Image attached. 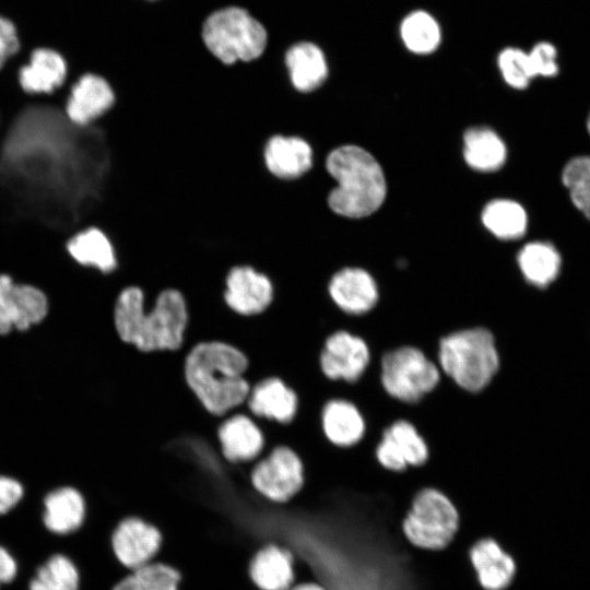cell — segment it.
Wrapping results in <instances>:
<instances>
[{
  "mask_svg": "<svg viewBox=\"0 0 590 590\" xmlns=\"http://www.w3.org/2000/svg\"><path fill=\"white\" fill-rule=\"evenodd\" d=\"M161 543V532L154 526L135 517L121 520L111 534L115 556L130 570L153 562Z\"/></svg>",
  "mask_w": 590,
  "mask_h": 590,
  "instance_id": "9a60e30c",
  "label": "cell"
},
{
  "mask_svg": "<svg viewBox=\"0 0 590 590\" xmlns=\"http://www.w3.org/2000/svg\"><path fill=\"white\" fill-rule=\"evenodd\" d=\"M323 169L335 181L327 197V208L347 219H362L376 212L385 201L387 185L377 160L361 146L345 144L331 149Z\"/></svg>",
  "mask_w": 590,
  "mask_h": 590,
  "instance_id": "3957f363",
  "label": "cell"
},
{
  "mask_svg": "<svg viewBox=\"0 0 590 590\" xmlns=\"http://www.w3.org/2000/svg\"><path fill=\"white\" fill-rule=\"evenodd\" d=\"M482 223L495 237L515 240L526 234L528 217L526 210L518 202L496 199L483 209Z\"/></svg>",
  "mask_w": 590,
  "mask_h": 590,
  "instance_id": "4316f807",
  "label": "cell"
},
{
  "mask_svg": "<svg viewBox=\"0 0 590 590\" xmlns=\"http://www.w3.org/2000/svg\"><path fill=\"white\" fill-rule=\"evenodd\" d=\"M20 47L15 25L9 19L0 15V70L9 59L19 52Z\"/></svg>",
  "mask_w": 590,
  "mask_h": 590,
  "instance_id": "d590c367",
  "label": "cell"
},
{
  "mask_svg": "<svg viewBox=\"0 0 590 590\" xmlns=\"http://www.w3.org/2000/svg\"><path fill=\"white\" fill-rule=\"evenodd\" d=\"M377 463L385 470L401 473L409 469L400 449L385 428L374 449Z\"/></svg>",
  "mask_w": 590,
  "mask_h": 590,
  "instance_id": "836d02e7",
  "label": "cell"
},
{
  "mask_svg": "<svg viewBox=\"0 0 590 590\" xmlns=\"http://www.w3.org/2000/svg\"><path fill=\"white\" fill-rule=\"evenodd\" d=\"M268 173L281 181H295L307 175L315 165L311 144L300 135L275 133L262 149Z\"/></svg>",
  "mask_w": 590,
  "mask_h": 590,
  "instance_id": "4fadbf2b",
  "label": "cell"
},
{
  "mask_svg": "<svg viewBox=\"0 0 590 590\" xmlns=\"http://www.w3.org/2000/svg\"><path fill=\"white\" fill-rule=\"evenodd\" d=\"M202 40L211 57L232 67L259 60L267 51L268 33L245 9L228 7L208 16Z\"/></svg>",
  "mask_w": 590,
  "mask_h": 590,
  "instance_id": "5b68a950",
  "label": "cell"
},
{
  "mask_svg": "<svg viewBox=\"0 0 590 590\" xmlns=\"http://www.w3.org/2000/svg\"><path fill=\"white\" fill-rule=\"evenodd\" d=\"M459 523V512L449 497L435 487H424L412 499L402 532L417 548L440 551L451 543Z\"/></svg>",
  "mask_w": 590,
  "mask_h": 590,
  "instance_id": "52a82bcc",
  "label": "cell"
},
{
  "mask_svg": "<svg viewBox=\"0 0 590 590\" xmlns=\"http://www.w3.org/2000/svg\"><path fill=\"white\" fill-rule=\"evenodd\" d=\"M283 64L292 88L302 95L321 90L329 75L322 49L311 42H298L283 55Z\"/></svg>",
  "mask_w": 590,
  "mask_h": 590,
  "instance_id": "e0dca14e",
  "label": "cell"
},
{
  "mask_svg": "<svg viewBox=\"0 0 590 590\" xmlns=\"http://www.w3.org/2000/svg\"><path fill=\"white\" fill-rule=\"evenodd\" d=\"M179 573L168 565L151 562L132 570L113 590H178Z\"/></svg>",
  "mask_w": 590,
  "mask_h": 590,
  "instance_id": "f546056e",
  "label": "cell"
},
{
  "mask_svg": "<svg viewBox=\"0 0 590 590\" xmlns=\"http://www.w3.org/2000/svg\"><path fill=\"white\" fill-rule=\"evenodd\" d=\"M498 68L505 82L517 90L526 88L536 78L529 52L507 47L498 56Z\"/></svg>",
  "mask_w": 590,
  "mask_h": 590,
  "instance_id": "d6a6232c",
  "label": "cell"
},
{
  "mask_svg": "<svg viewBox=\"0 0 590 590\" xmlns=\"http://www.w3.org/2000/svg\"><path fill=\"white\" fill-rule=\"evenodd\" d=\"M22 496L23 487L17 481L0 476V515L12 509Z\"/></svg>",
  "mask_w": 590,
  "mask_h": 590,
  "instance_id": "8d00e7d4",
  "label": "cell"
},
{
  "mask_svg": "<svg viewBox=\"0 0 590 590\" xmlns=\"http://www.w3.org/2000/svg\"><path fill=\"white\" fill-rule=\"evenodd\" d=\"M217 439L223 458L231 464L256 460L264 448V435L246 414L237 413L221 423Z\"/></svg>",
  "mask_w": 590,
  "mask_h": 590,
  "instance_id": "d6986e66",
  "label": "cell"
},
{
  "mask_svg": "<svg viewBox=\"0 0 590 590\" xmlns=\"http://www.w3.org/2000/svg\"><path fill=\"white\" fill-rule=\"evenodd\" d=\"M320 428L334 448L350 449L365 438L367 423L355 402L343 397L328 399L320 410Z\"/></svg>",
  "mask_w": 590,
  "mask_h": 590,
  "instance_id": "2e32d148",
  "label": "cell"
},
{
  "mask_svg": "<svg viewBox=\"0 0 590 590\" xmlns=\"http://www.w3.org/2000/svg\"><path fill=\"white\" fill-rule=\"evenodd\" d=\"M327 294L333 306L349 317H363L373 311L380 299L374 275L361 267H343L327 282Z\"/></svg>",
  "mask_w": 590,
  "mask_h": 590,
  "instance_id": "8fae6325",
  "label": "cell"
},
{
  "mask_svg": "<svg viewBox=\"0 0 590 590\" xmlns=\"http://www.w3.org/2000/svg\"><path fill=\"white\" fill-rule=\"evenodd\" d=\"M535 76L551 78L558 73L557 50L548 42L535 44L529 51Z\"/></svg>",
  "mask_w": 590,
  "mask_h": 590,
  "instance_id": "e575fe53",
  "label": "cell"
},
{
  "mask_svg": "<svg viewBox=\"0 0 590 590\" xmlns=\"http://www.w3.org/2000/svg\"><path fill=\"white\" fill-rule=\"evenodd\" d=\"M67 101L70 120L80 127H88L114 108L116 93L104 76L86 72L70 85Z\"/></svg>",
  "mask_w": 590,
  "mask_h": 590,
  "instance_id": "5bb4252c",
  "label": "cell"
},
{
  "mask_svg": "<svg viewBox=\"0 0 590 590\" xmlns=\"http://www.w3.org/2000/svg\"><path fill=\"white\" fill-rule=\"evenodd\" d=\"M84 518L85 502L76 489L58 488L45 498L44 522L51 532L71 533L82 526Z\"/></svg>",
  "mask_w": 590,
  "mask_h": 590,
  "instance_id": "484cf974",
  "label": "cell"
},
{
  "mask_svg": "<svg viewBox=\"0 0 590 590\" xmlns=\"http://www.w3.org/2000/svg\"><path fill=\"white\" fill-rule=\"evenodd\" d=\"M79 586L80 575L73 562L56 554L38 568L30 590H79Z\"/></svg>",
  "mask_w": 590,
  "mask_h": 590,
  "instance_id": "f1b7e54d",
  "label": "cell"
},
{
  "mask_svg": "<svg viewBox=\"0 0 590 590\" xmlns=\"http://www.w3.org/2000/svg\"><path fill=\"white\" fill-rule=\"evenodd\" d=\"M249 358L238 346L222 340H203L184 359V379L201 406L223 416L246 402L251 386L246 378Z\"/></svg>",
  "mask_w": 590,
  "mask_h": 590,
  "instance_id": "7a4b0ae2",
  "label": "cell"
},
{
  "mask_svg": "<svg viewBox=\"0 0 590 590\" xmlns=\"http://www.w3.org/2000/svg\"><path fill=\"white\" fill-rule=\"evenodd\" d=\"M67 250L78 263L104 275L114 273L118 268L115 245L98 226L90 225L79 231L68 241Z\"/></svg>",
  "mask_w": 590,
  "mask_h": 590,
  "instance_id": "7402d4cb",
  "label": "cell"
},
{
  "mask_svg": "<svg viewBox=\"0 0 590 590\" xmlns=\"http://www.w3.org/2000/svg\"><path fill=\"white\" fill-rule=\"evenodd\" d=\"M47 311L48 302L40 290L15 284L10 276L0 274V334L26 330L40 322Z\"/></svg>",
  "mask_w": 590,
  "mask_h": 590,
  "instance_id": "7c38bea8",
  "label": "cell"
},
{
  "mask_svg": "<svg viewBox=\"0 0 590 590\" xmlns=\"http://www.w3.org/2000/svg\"><path fill=\"white\" fill-rule=\"evenodd\" d=\"M68 66L64 58L50 48H36L30 61L17 71L20 88L28 94H51L61 88L67 80Z\"/></svg>",
  "mask_w": 590,
  "mask_h": 590,
  "instance_id": "44dd1931",
  "label": "cell"
},
{
  "mask_svg": "<svg viewBox=\"0 0 590 590\" xmlns=\"http://www.w3.org/2000/svg\"><path fill=\"white\" fill-rule=\"evenodd\" d=\"M146 299L138 285L125 286L114 305V324L119 339L139 352L177 351L185 342L189 308L184 294L162 290L146 312Z\"/></svg>",
  "mask_w": 590,
  "mask_h": 590,
  "instance_id": "6da1fadb",
  "label": "cell"
},
{
  "mask_svg": "<svg viewBox=\"0 0 590 590\" xmlns=\"http://www.w3.org/2000/svg\"><path fill=\"white\" fill-rule=\"evenodd\" d=\"M465 163L482 173L496 172L507 158V148L502 138L491 128L477 126L469 128L463 135Z\"/></svg>",
  "mask_w": 590,
  "mask_h": 590,
  "instance_id": "cb8c5ba5",
  "label": "cell"
},
{
  "mask_svg": "<svg viewBox=\"0 0 590 590\" xmlns=\"http://www.w3.org/2000/svg\"><path fill=\"white\" fill-rule=\"evenodd\" d=\"M253 489L275 504L295 497L305 484V467L300 456L290 446H275L250 468Z\"/></svg>",
  "mask_w": 590,
  "mask_h": 590,
  "instance_id": "ba28073f",
  "label": "cell"
},
{
  "mask_svg": "<svg viewBox=\"0 0 590 590\" xmlns=\"http://www.w3.org/2000/svg\"><path fill=\"white\" fill-rule=\"evenodd\" d=\"M469 557L484 590H506L512 583L517 574L516 560L494 539L476 541Z\"/></svg>",
  "mask_w": 590,
  "mask_h": 590,
  "instance_id": "ffe728a7",
  "label": "cell"
},
{
  "mask_svg": "<svg viewBox=\"0 0 590 590\" xmlns=\"http://www.w3.org/2000/svg\"><path fill=\"white\" fill-rule=\"evenodd\" d=\"M587 129H588V132L590 134V113H589V116H588V119H587Z\"/></svg>",
  "mask_w": 590,
  "mask_h": 590,
  "instance_id": "ab89813d",
  "label": "cell"
},
{
  "mask_svg": "<svg viewBox=\"0 0 590 590\" xmlns=\"http://www.w3.org/2000/svg\"><path fill=\"white\" fill-rule=\"evenodd\" d=\"M16 563L10 553L0 546V587L12 581L16 575Z\"/></svg>",
  "mask_w": 590,
  "mask_h": 590,
  "instance_id": "74e56055",
  "label": "cell"
},
{
  "mask_svg": "<svg viewBox=\"0 0 590 590\" xmlns=\"http://www.w3.org/2000/svg\"><path fill=\"white\" fill-rule=\"evenodd\" d=\"M250 412L258 417L290 424L298 414L297 391L280 377L269 376L251 387L246 400Z\"/></svg>",
  "mask_w": 590,
  "mask_h": 590,
  "instance_id": "ac0fdd59",
  "label": "cell"
},
{
  "mask_svg": "<svg viewBox=\"0 0 590 590\" xmlns=\"http://www.w3.org/2000/svg\"><path fill=\"white\" fill-rule=\"evenodd\" d=\"M562 180L574 205L590 220V155L571 158L563 168Z\"/></svg>",
  "mask_w": 590,
  "mask_h": 590,
  "instance_id": "1f68e13d",
  "label": "cell"
},
{
  "mask_svg": "<svg viewBox=\"0 0 590 590\" xmlns=\"http://www.w3.org/2000/svg\"><path fill=\"white\" fill-rule=\"evenodd\" d=\"M294 555L276 544H267L253 555L249 575L260 590H290L294 586Z\"/></svg>",
  "mask_w": 590,
  "mask_h": 590,
  "instance_id": "603a6c76",
  "label": "cell"
},
{
  "mask_svg": "<svg viewBox=\"0 0 590 590\" xmlns=\"http://www.w3.org/2000/svg\"><path fill=\"white\" fill-rule=\"evenodd\" d=\"M400 35L404 46L416 55L432 54L441 40L438 22L422 10L413 11L403 19Z\"/></svg>",
  "mask_w": 590,
  "mask_h": 590,
  "instance_id": "83f0119b",
  "label": "cell"
},
{
  "mask_svg": "<svg viewBox=\"0 0 590 590\" xmlns=\"http://www.w3.org/2000/svg\"><path fill=\"white\" fill-rule=\"evenodd\" d=\"M435 361L442 377L472 394L484 391L502 368L496 338L482 326L459 329L440 338Z\"/></svg>",
  "mask_w": 590,
  "mask_h": 590,
  "instance_id": "277c9868",
  "label": "cell"
},
{
  "mask_svg": "<svg viewBox=\"0 0 590 590\" xmlns=\"http://www.w3.org/2000/svg\"><path fill=\"white\" fill-rule=\"evenodd\" d=\"M373 361L367 341L346 329H339L323 341L318 364L322 376L333 382L356 384Z\"/></svg>",
  "mask_w": 590,
  "mask_h": 590,
  "instance_id": "9c48e42d",
  "label": "cell"
},
{
  "mask_svg": "<svg viewBox=\"0 0 590 590\" xmlns=\"http://www.w3.org/2000/svg\"><path fill=\"white\" fill-rule=\"evenodd\" d=\"M517 263L524 281L543 290L557 279L562 259L552 244L532 241L521 248Z\"/></svg>",
  "mask_w": 590,
  "mask_h": 590,
  "instance_id": "d4e9b609",
  "label": "cell"
},
{
  "mask_svg": "<svg viewBox=\"0 0 590 590\" xmlns=\"http://www.w3.org/2000/svg\"><path fill=\"white\" fill-rule=\"evenodd\" d=\"M379 382L392 400L415 405L440 384L442 374L434 358L414 345H400L379 358Z\"/></svg>",
  "mask_w": 590,
  "mask_h": 590,
  "instance_id": "8992f818",
  "label": "cell"
},
{
  "mask_svg": "<svg viewBox=\"0 0 590 590\" xmlns=\"http://www.w3.org/2000/svg\"><path fill=\"white\" fill-rule=\"evenodd\" d=\"M290 590H327L318 582H304L293 586Z\"/></svg>",
  "mask_w": 590,
  "mask_h": 590,
  "instance_id": "f35d334b",
  "label": "cell"
},
{
  "mask_svg": "<svg viewBox=\"0 0 590 590\" xmlns=\"http://www.w3.org/2000/svg\"><path fill=\"white\" fill-rule=\"evenodd\" d=\"M409 468H420L427 463L429 445L417 426L408 418H398L386 427Z\"/></svg>",
  "mask_w": 590,
  "mask_h": 590,
  "instance_id": "4dcf8cb0",
  "label": "cell"
},
{
  "mask_svg": "<svg viewBox=\"0 0 590 590\" xmlns=\"http://www.w3.org/2000/svg\"><path fill=\"white\" fill-rule=\"evenodd\" d=\"M274 299V285L268 274L250 264L233 266L224 280L223 302L228 310L241 316H258Z\"/></svg>",
  "mask_w": 590,
  "mask_h": 590,
  "instance_id": "30bf717a",
  "label": "cell"
}]
</instances>
